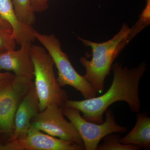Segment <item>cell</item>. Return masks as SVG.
Listing matches in <instances>:
<instances>
[{"mask_svg":"<svg viewBox=\"0 0 150 150\" xmlns=\"http://www.w3.org/2000/svg\"><path fill=\"white\" fill-rule=\"evenodd\" d=\"M31 42H24L18 50L0 53V71H12L17 77L29 81L34 79V65L31 58Z\"/></svg>","mask_w":150,"mask_h":150,"instance_id":"9","label":"cell"},{"mask_svg":"<svg viewBox=\"0 0 150 150\" xmlns=\"http://www.w3.org/2000/svg\"><path fill=\"white\" fill-rule=\"evenodd\" d=\"M49 0H30L31 6L35 13H40L45 11L48 7Z\"/></svg>","mask_w":150,"mask_h":150,"instance_id":"17","label":"cell"},{"mask_svg":"<svg viewBox=\"0 0 150 150\" xmlns=\"http://www.w3.org/2000/svg\"><path fill=\"white\" fill-rule=\"evenodd\" d=\"M134 128L120 139L121 144L137 146L140 149L150 148V118L145 113H137Z\"/></svg>","mask_w":150,"mask_h":150,"instance_id":"12","label":"cell"},{"mask_svg":"<svg viewBox=\"0 0 150 150\" xmlns=\"http://www.w3.org/2000/svg\"><path fill=\"white\" fill-rule=\"evenodd\" d=\"M33 84V81L21 79L15 75L0 81V132L11 137L14 131L17 109Z\"/></svg>","mask_w":150,"mask_h":150,"instance_id":"6","label":"cell"},{"mask_svg":"<svg viewBox=\"0 0 150 150\" xmlns=\"http://www.w3.org/2000/svg\"><path fill=\"white\" fill-rule=\"evenodd\" d=\"M0 17L10 25L16 43H32L36 39L35 30L31 25L22 23L17 18L11 0H0Z\"/></svg>","mask_w":150,"mask_h":150,"instance_id":"11","label":"cell"},{"mask_svg":"<svg viewBox=\"0 0 150 150\" xmlns=\"http://www.w3.org/2000/svg\"><path fill=\"white\" fill-rule=\"evenodd\" d=\"M31 124L46 134L74 142L84 148L77 130L71 121L65 118L63 107L58 105L51 104L40 111L31 119Z\"/></svg>","mask_w":150,"mask_h":150,"instance_id":"7","label":"cell"},{"mask_svg":"<svg viewBox=\"0 0 150 150\" xmlns=\"http://www.w3.org/2000/svg\"><path fill=\"white\" fill-rule=\"evenodd\" d=\"M146 5L140 18L132 28H131V35L135 37L137 34L150 24V0H145Z\"/></svg>","mask_w":150,"mask_h":150,"instance_id":"16","label":"cell"},{"mask_svg":"<svg viewBox=\"0 0 150 150\" xmlns=\"http://www.w3.org/2000/svg\"><path fill=\"white\" fill-rule=\"evenodd\" d=\"M0 27L5 28V29L12 30L10 25L6 21H5L1 17H0Z\"/></svg>","mask_w":150,"mask_h":150,"instance_id":"18","label":"cell"},{"mask_svg":"<svg viewBox=\"0 0 150 150\" xmlns=\"http://www.w3.org/2000/svg\"><path fill=\"white\" fill-rule=\"evenodd\" d=\"M130 31L131 28L124 23L118 33L110 40L103 43H96L78 37L85 46L91 48V60L81 57L80 61L85 68L84 77L97 93H102L104 91L105 81L110 74L113 62L132 40Z\"/></svg>","mask_w":150,"mask_h":150,"instance_id":"2","label":"cell"},{"mask_svg":"<svg viewBox=\"0 0 150 150\" xmlns=\"http://www.w3.org/2000/svg\"><path fill=\"white\" fill-rule=\"evenodd\" d=\"M63 112L77 130L86 150H96L100 141L108 134L125 133L127 131L126 127L116 123L115 115L110 109L105 110L106 119L101 124L87 121L81 115L80 111L74 108L65 105Z\"/></svg>","mask_w":150,"mask_h":150,"instance_id":"5","label":"cell"},{"mask_svg":"<svg viewBox=\"0 0 150 150\" xmlns=\"http://www.w3.org/2000/svg\"><path fill=\"white\" fill-rule=\"evenodd\" d=\"M35 37L53 59L58 71L56 79L60 86L73 87L80 92L85 99L97 96V93L91 85L73 67L69 56L62 50L61 42L55 35L42 34L36 31Z\"/></svg>","mask_w":150,"mask_h":150,"instance_id":"4","label":"cell"},{"mask_svg":"<svg viewBox=\"0 0 150 150\" xmlns=\"http://www.w3.org/2000/svg\"><path fill=\"white\" fill-rule=\"evenodd\" d=\"M39 105V98L33 84L17 109L14 118V131L8 142H16L26 137L31 119L40 112Z\"/></svg>","mask_w":150,"mask_h":150,"instance_id":"10","label":"cell"},{"mask_svg":"<svg viewBox=\"0 0 150 150\" xmlns=\"http://www.w3.org/2000/svg\"><path fill=\"white\" fill-rule=\"evenodd\" d=\"M16 15L20 21L32 26L35 21V13L30 0H11Z\"/></svg>","mask_w":150,"mask_h":150,"instance_id":"13","label":"cell"},{"mask_svg":"<svg viewBox=\"0 0 150 150\" xmlns=\"http://www.w3.org/2000/svg\"><path fill=\"white\" fill-rule=\"evenodd\" d=\"M16 43L13 30L0 27V53L8 50H15Z\"/></svg>","mask_w":150,"mask_h":150,"instance_id":"15","label":"cell"},{"mask_svg":"<svg viewBox=\"0 0 150 150\" xmlns=\"http://www.w3.org/2000/svg\"><path fill=\"white\" fill-rule=\"evenodd\" d=\"M14 74L12 73L8 72L1 73L0 72V81H2L3 80L10 78L11 77L13 76Z\"/></svg>","mask_w":150,"mask_h":150,"instance_id":"19","label":"cell"},{"mask_svg":"<svg viewBox=\"0 0 150 150\" xmlns=\"http://www.w3.org/2000/svg\"><path fill=\"white\" fill-rule=\"evenodd\" d=\"M30 53L34 65L33 83L39 98L40 111L51 104L64 107L69 97L57 82L54 63L50 54L44 47L33 44Z\"/></svg>","mask_w":150,"mask_h":150,"instance_id":"3","label":"cell"},{"mask_svg":"<svg viewBox=\"0 0 150 150\" xmlns=\"http://www.w3.org/2000/svg\"><path fill=\"white\" fill-rule=\"evenodd\" d=\"M7 150H81L84 148L74 142L44 134L30 125L24 139L8 142Z\"/></svg>","mask_w":150,"mask_h":150,"instance_id":"8","label":"cell"},{"mask_svg":"<svg viewBox=\"0 0 150 150\" xmlns=\"http://www.w3.org/2000/svg\"><path fill=\"white\" fill-rule=\"evenodd\" d=\"M103 142L98 144L96 150H138L141 149L137 146L124 144L120 142L121 137L117 133H112L106 135Z\"/></svg>","mask_w":150,"mask_h":150,"instance_id":"14","label":"cell"},{"mask_svg":"<svg viewBox=\"0 0 150 150\" xmlns=\"http://www.w3.org/2000/svg\"><path fill=\"white\" fill-rule=\"evenodd\" d=\"M146 69L145 62L132 69L123 67L116 62L111 67L113 80L105 93L100 96L82 100L68 99L65 105L76 108L82 112V117L85 119L97 124L104 122L103 115L105 110L117 101H125L132 112L139 113L141 107L139 86Z\"/></svg>","mask_w":150,"mask_h":150,"instance_id":"1","label":"cell"}]
</instances>
